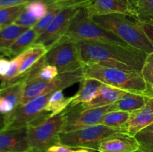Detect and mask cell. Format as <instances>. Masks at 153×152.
<instances>
[{
	"instance_id": "obj_42",
	"label": "cell",
	"mask_w": 153,
	"mask_h": 152,
	"mask_svg": "<svg viewBox=\"0 0 153 152\" xmlns=\"http://www.w3.org/2000/svg\"><path fill=\"white\" fill-rule=\"evenodd\" d=\"M128 1H129V2L131 3V4H132V5L134 7V5H135V4H137V2L139 1V0H128Z\"/></svg>"
},
{
	"instance_id": "obj_16",
	"label": "cell",
	"mask_w": 153,
	"mask_h": 152,
	"mask_svg": "<svg viewBox=\"0 0 153 152\" xmlns=\"http://www.w3.org/2000/svg\"><path fill=\"white\" fill-rule=\"evenodd\" d=\"M127 93L126 91L103 83L95 98L88 103L80 104L84 109H92L111 105Z\"/></svg>"
},
{
	"instance_id": "obj_9",
	"label": "cell",
	"mask_w": 153,
	"mask_h": 152,
	"mask_svg": "<svg viewBox=\"0 0 153 152\" xmlns=\"http://www.w3.org/2000/svg\"><path fill=\"white\" fill-rule=\"evenodd\" d=\"M82 68L74 72L60 73L55 78L49 80L37 77L28 79L24 84L23 95L20 104H25L40 95L53 93L58 90L63 91L75 83L81 82L84 78Z\"/></svg>"
},
{
	"instance_id": "obj_32",
	"label": "cell",
	"mask_w": 153,
	"mask_h": 152,
	"mask_svg": "<svg viewBox=\"0 0 153 152\" xmlns=\"http://www.w3.org/2000/svg\"><path fill=\"white\" fill-rule=\"evenodd\" d=\"M134 137L140 144V147L153 148V131H141Z\"/></svg>"
},
{
	"instance_id": "obj_26",
	"label": "cell",
	"mask_w": 153,
	"mask_h": 152,
	"mask_svg": "<svg viewBox=\"0 0 153 152\" xmlns=\"http://www.w3.org/2000/svg\"><path fill=\"white\" fill-rule=\"evenodd\" d=\"M140 75L146 83V89L144 93L153 92V53L148 54L146 56Z\"/></svg>"
},
{
	"instance_id": "obj_19",
	"label": "cell",
	"mask_w": 153,
	"mask_h": 152,
	"mask_svg": "<svg viewBox=\"0 0 153 152\" xmlns=\"http://www.w3.org/2000/svg\"><path fill=\"white\" fill-rule=\"evenodd\" d=\"M37 37L38 34L32 28H29L15 40L14 43L6 51L4 55L13 59L27 50L34 43Z\"/></svg>"
},
{
	"instance_id": "obj_45",
	"label": "cell",
	"mask_w": 153,
	"mask_h": 152,
	"mask_svg": "<svg viewBox=\"0 0 153 152\" xmlns=\"http://www.w3.org/2000/svg\"><path fill=\"white\" fill-rule=\"evenodd\" d=\"M1 79H2V76H1V75H0V80H1Z\"/></svg>"
},
{
	"instance_id": "obj_38",
	"label": "cell",
	"mask_w": 153,
	"mask_h": 152,
	"mask_svg": "<svg viewBox=\"0 0 153 152\" xmlns=\"http://www.w3.org/2000/svg\"><path fill=\"white\" fill-rule=\"evenodd\" d=\"M5 129V118L4 115L0 113V131Z\"/></svg>"
},
{
	"instance_id": "obj_40",
	"label": "cell",
	"mask_w": 153,
	"mask_h": 152,
	"mask_svg": "<svg viewBox=\"0 0 153 152\" xmlns=\"http://www.w3.org/2000/svg\"><path fill=\"white\" fill-rule=\"evenodd\" d=\"M139 148H140L141 150H143L145 152H153V148H143V147H140Z\"/></svg>"
},
{
	"instance_id": "obj_8",
	"label": "cell",
	"mask_w": 153,
	"mask_h": 152,
	"mask_svg": "<svg viewBox=\"0 0 153 152\" xmlns=\"http://www.w3.org/2000/svg\"><path fill=\"white\" fill-rule=\"evenodd\" d=\"M117 132H126L123 129L96 125L75 131L61 132L60 144L72 148H88L98 151L102 142Z\"/></svg>"
},
{
	"instance_id": "obj_31",
	"label": "cell",
	"mask_w": 153,
	"mask_h": 152,
	"mask_svg": "<svg viewBox=\"0 0 153 152\" xmlns=\"http://www.w3.org/2000/svg\"><path fill=\"white\" fill-rule=\"evenodd\" d=\"M38 22V19L34 17L29 11L25 10L17 18L14 23L20 25V26L26 27V28H34V25Z\"/></svg>"
},
{
	"instance_id": "obj_27",
	"label": "cell",
	"mask_w": 153,
	"mask_h": 152,
	"mask_svg": "<svg viewBox=\"0 0 153 152\" xmlns=\"http://www.w3.org/2000/svg\"><path fill=\"white\" fill-rule=\"evenodd\" d=\"M138 21L153 20V0H139L134 5Z\"/></svg>"
},
{
	"instance_id": "obj_34",
	"label": "cell",
	"mask_w": 153,
	"mask_h": 152,
	"mask_svg": "<svg viewBox=\"0 0 153 152\" xmlns=\"http://www.w3.org/2000/svg\"><path fill=\"white\" fill-rule=\"evenodd\" d=\"M14 110V107L11 103L0 96V113L2 115H7Z\"/></svg>"
},
{
	"instance_id": "obj_6",
	"label": "cell",
	"mask_w": 153,
	"mask_h": 152,
	"mask_svg": "<svg viewBox=\"0 0 153 152\" xmlns=\"http://www.w3.org/2000/svg\"><path fill=\"white\" fill-rule=\"evenodd\" d=\"M52 94L36 97L25 104H19L13 111L4 115L5 129L37 125L51 117V113L45 110V107Z\"/></svg>"
},
{
	"instance_id": "obj_15",
	"label": "cell",
	"mask_w": 153,
	"mask_h": 152,
	"mask_svg": "<svg viewBox=\"0 0 153 152\" xmlns=\"http://www.w3.org/2000/svg\"><path fill=\"white\" fill-rule=\"evenodd\" d=\"M153 123V98L138 110L130 112L126 124L127 134L134 137L137 133L144 130Z\"/></svg>"
},
{
	"instance_id": "obj_24",
	"label": "cell",
	"mask_w": 153,
	"mask_h": 152,
	"mask_svg": "<svg viewBox=\"0 0 153 152\" xmlns=\"http://www.w3.org/2000/svg\"><path fill=\"white\" fill-rule=\"evenodd\" d=\"M25 81L14 83L3 89H0V96L11 103L14 109L20 104L23 95Z\"/></svg>"
},
{
	"instance_id": "obj_44",
	"label": "cell",
	"mask_w": 153,
	"mask_h": 152,
	"mask_svg": "<svg viewBox=\"0 0 153 152\" xmlns=\"http://www.w3.org/2000/svg\"><path fill=\"white\" fill-rule=\"evenodd\" d=\"M132 152H145V151H143L141 150L140 148H138V149H137V150L134 151H132Z\"/></svg>"
},
{
	"instance_id": "obj_20",
	"label": "cell",
	"mask_w": 153,
	"mask_h": 152,
	"mask_svg": "<svg viewBox=\"0 0 153 152\" xmlns=\"http://www.w3.org/2000/svg\"><path fill=\"white\" fill-rule=\"evenodd\" d=\"M48 49L43 44H32L27 50L22 53V62L19 67V74L28 71L43 57L46 55Z\"/></svg>"
},
{
	"instance_id": "obj_12",
	"label": "cell",
	"mask_w": 153,
	"mask_h": 152,
	"mask_svg": "<svg viewBox=\"0 0 153 152\" xmlns=\"http://www.w3.org/2000/svg\"><path fill=\"white\" fill-rule=\"evenodd\" d=\"M90 16L120 13L137 19V13L134 6L128 0H94L87 7Z\"/></svg>"
},
{
	"instance_id": "obj_41",
	"label": "cell",
	"mask_w": 153,
	"mask_h": 152,
	"mask_svg": "<svg viewBox=\"0 0 153 152\" xmlns=\"http://www.w3.org/2000/svg\"><path fill=\"white\" fill-rule=\"evenodd\" d=\"M143 131H153V123L151 124L149 126H148L147 128H145L144 130H143Z\"/></svg>"
},
{
	"instance_id": "obj_25",
	"label": "cell",
	"mask_w": 153,
	"mask_h": 152,
	"mask_svg": "<svg viewBox=\"0 0 153 152\" xmlns=\"http://www.w3.org/2000/svg\"><path fill=\"white\" fill-rule=\"evenodd\" d=\"M25 5L0 7V30L14 23L19 15L25 10Z\"/></svg>"
},
{
	"instance_id": "obj_46",
	"label": "cell",
	"mask_w": 153,
	"mask_h": 152,
	"mask_svg": "<svg viewBox=\"0 0 153 152\" xmlns=\"http://www.w3.org/2000/svg\"><path fill=\"white\" fill-rule=\"evenodd\" d=\"M0 152H4V151H0Z\"/></svg>"
},
{
	"instance_id": "obj_43",
	"label": "cell",
	"mask_w": 153,
	"mask_h": 152,
	"mask_svg": "<svg viewBox=\"0 0 153 152\" xmlns=\"http://www.w3.org/2000/svg\"><path fill=\"white\" fill-rule=\"evenodd\" d=\"M143 95H147V96H149V98H153V92H148V93H143Z\"/></svg>"
},
{
	"instance_id": "obj_4",
	"label": "cell",
	"mask_w": 153,
	"mask_h": 152,
	"mask_svg": "<svg viewBox=\"0 0 153 152\" xmlns=\"http://www.w3.org/2000/svg\"><path fill=\"white\" fill-rule=\"evenodd\" d=\"M64 35L76 41H97L131 47L126 43L93 20L88 8L82 7L70 22Z\"/></svg>"
},
{
	"instance_id": "obj_18",
	"label": "cell",
	"mask_w": 153,
	"mask_h": 152,
	"mask_svg": "<svg viewBox=\"0 0 153 152\" xmlns=\"http://www.w3.org/2000/svg\"><path fill=\"white\" fill-rule=\"evenodd\" d=\"M150 98L149 96L143 94L127 92L120 99L111 104V112L126 111L130 113L146 105Z\"/></svg>"
},
{
	"instance_id": "obj_17",
	"label": "cell",
	"mask_w": 153,
	"mask_h": 152,
	"mask_svg": "<svg viewBox=\"0 0 153 152\" xmlns=\"http://www.w3.org/2000/svg\"><path fill=\"white\" fill-rule=\"evenodd\" d=\"M103 83L94 78L82 79L80 82V88L76 95L73 96L69 106L73 107L77 104H84L91 101L95 98Z\"/></svg>"
},
{
	"instance_id": "obj_21",
	"label": "cell",
	"mask_w": 153,
	"mask_h": 152,
	"mask_svg": "<svg viewBox=\"0 0 153 152\" xmlns=\"http://www.w3.org/2000/svg\"><path fill=\"white\" fill-rule=\"evenodd\" d=\"M28 29L29 28L13 23L0 30V53L4 55L15 40Z\"/></svg>"
},
{
	"instance_id": "obj_7",
	"label": "cell",
	"mask_w": 153,
	"mask_h": 152,
	"mask_svg": "<svg viewBox=\"0 0 153 152\" xmlns=\"http://www.w3.org/2000/svg\"><path fill=\"white\" fill-rule=\"evenodd\" d=\"M45 61L46 64L55 66L59 74L76 71L85 66L79 55L78 41L65 35L48 49Z\"/></svg>"
},
{
	"instance_id": "obj_2",
	"label": "cell",
	"mask_w": 153,
	"mask_h": 152,
	"mask_svg": "<svg viewBox=\"0 0 153 152\" xmlns=\"http://www.w3.org/2000/svg\"><path fill=\"white\" fill-rule=\"evenodd\" d=\"M92 19L131 47L146 54L153 53L152 44L136 19L120 13L98 15L92 16Z\"/></svg>"
},
{
	"instance_id": "obj_13",
	"label": "cell",
	"mask_w": 153,
	"mask_h": 152,
	"mask_svg": "<svg viewBox=\"0 0 153 152\" xmlns=\"http://www.w3.org/2000/svg\"><path fill=\"white\" fill-rule=\"evenodd\" d=\"M0 151L4 152L31 151L27 127L0 131Z\"/></svg>"
},
{
	"instance_id": "obj_47",
	"label": "cell",
	"mask_w": 153,
	"mask_h": 152,
	"mask_svg": "<svg viewBox=\"0 0 153 152\" xmlns=\"http://www.w3.org/2000/svg\"><path fill=\"white\" fill-rule=\"evenodd\" d=\"M29 152H32V151H29Z\"/></svg>"
},
{
	"instance_id": "obj_36",
	"label": "cell",
	"mask_w": 153,
	"mask_h": 152,
	"mask_svg": "<svg viewBox=\"0 0 153 152\" xmlns=\"http://www.w3.org/2000/svg\"><path fill=\"white\" fill-rule=\"evenodd\" d=\"M73 150H74V148L58 144L49 148L45 152H73Z\"/></svg>"
},
{
	"instance_id": "obj_23",
	"label": "cell",
	"mask_w": 153,
	"mask_h": 152,
	"mask_svg": "<svg viewBox=\"0 0 153 152\" xmlns=\"http://www.w3.org/2000/svg\"><path fill=\"white\" fill-rule=\"evenodd\" d=\"M130 113L126 111H112L108 113L102 119L100 125L110 128L123 129L126 131V124Z\"/></svg>"
},
{
	"instance_id": "obj_22",
	"label": "cell",
	"mask_w": 153,
	"mask_h": 152,
	"mask_svg": "<svg viewBox=\"0 0 153 152\" xmlns=\"http://www.w3.org/2000/svg\"><path fill=\"white\" fill-rule=\"evenodd\" d=\"M73 97L64 96L62 90L53 92L46 104L45 110L51 113V117L64 111L69 106Z\"/></svg>"
},
{
	"instance_id": "obj_35",
	"label": "cell",
	"mask_w": 153,
	"mask_h": 152,
	"mask_svg": "<svg viewBox=\"0 0 153 152\" xmlns=\"http://www.w3.org/2000/svg\"><path fill=\"white\" fill-rule=\"evenodd\" d=\"M31 0H0V7H8L26 4Z\"/></svg>"
},
{
	"instance_id": "obj_29",
	"label": "cell",
	"mask_w": 153,
	"mask_h": 152,
	"mask_svg": "<svg viewBox=\"0 0 153 152\" xmlns=\"http://www.w3.org/2000/svg\"><path fill=\"white\" fill-rule=\"evenodd\" d=\"M21 62H22V55H19L18 56L15 57V58H13L10 61V68H9V70L7 71V72L4 76H2L0 87L4 86L5 83H7L10 80L14 79L18 75H19V72Z\"/></svg>"
},
{
	"instance_id": "obj_39",
	"label": "cell",
	"mask_w": 153,
	"mask_h": 152,
	"mask_svg": "<svg viewBox=\"0 0 153 152\" xmlns=\"http://www.w3.org/2000/svg\"><path fill=\"white\" fill-rule=\"evenodd\" d=\"M73 152H97V151L88 148H74Z\"/></svg>"
},
{
	"instance_id": "obj_5",
	"label": "cell",
	"mask_w": 153,
	"mask_h": 152,
	"mask_svg": "<svg viewBox=\"0 0 153 152\" xmlns=\"http://www.w3.org/2000/svg\"><path fill=\"white\" fill-rule=\"evenodd\" d=\"M64 125L65 117L62 111L41 123L27 126L30 150L32 152H45L49 148L60 144L59 135Z\"/></svg>"
},
{
	"instance_id": "obj_33",
	"label": "cell",
	"mask_w": 153,
	"mask_h": 152,
	"mask_svg": "<svg viewBox=\"0 0 153 152\" xmlns=\"http://www.w3.org/2000/svg\"><path fill=\"white\" fill-rule=\"evenodd\" d=\"M138 21V20H137ZM140 27L153 46V20L138 21Z\"/></svg>"
},
{
	"instance_id": "obj_37",
	"label": "cell",
	"mask_w": 153,
	"mask_h": 152,
	"mask_svg": "<svg viewBox=\"0 0 153 152\" xmlns=\"http://www.w3.org/2000/svg\"><path fill=\"white\" fill-rule=\"evenodd\" d=\"M10 65V61L7 58L0 57V75L4 76L9 70Z\"/></svg>"
},
{
	"instance_id": "obj_11",
	"label": "cell",
	"mask_w": 153,
	"mask_h": 152,
	"mask_svg": "<svg viewBox=\"0 0 153 152\" xmlns=\"http://www.w3.org/2000/svg\"><path fill=\"white\" fill-rule=\"evenodd\" d=\"M82 7H72L60 12L48 28L37 37L33 44H43L49 49L67 31L70 22Z\"/></svg>"
},
{
	"instance_id": "obj_3",
	"label": "cell",
	"mask_w": 153,
	"mask_h": 152,
	"mask_svg": "<svg viewBox=\"0 0 153 152\" xmlns=\"http://www.w3.org/2000/svg\"><path fill=\"white\" fill-rule=\"evenodd\" d=\"M82 69L85 78L96 79L104 84L127 92L143 94L146 89L141 75L136 72L111 68L97 63L85 64Z\"/></svg>"
},
{
	"instance_id": "obj_28",
	"label": "cell",
	"mask_w": 153,
	"mask_h": 152,
	"mask_svg": "<svg viewBox=\"0 0 153 152\" xmlns=\"http://www.w3.org/2000/svg\"><path fill=\"white\" fill-rule=\"evenodd\" d=\"M25 10L39 20L47 13L48 5L45 0H31L26 4Z\"/></svg>"
},
{
	"instance_id": "obj_1",
	"label": "cell",
	"mask_w": 153,
	"mask_h": 152,
	"mask_svg": "<svg viewBox=\"0 0 153 152\" xmlns=\"http://www.w3.org/2000/svg\"><path fill=\"white\" fill-rule=\"evenodd\" d=\"M78 46L85 65L97 63L140 74L148 55L134 48L113 43L83 40L78 42Z\"/></svg>"
},
{
	"instance_id": "obj_30",
	"label": "cell",
	"mask_w": 153,
	"mask_h": 152,
	"mask_svg": "<svg viewBox=\"0 0 153 152\" xmlns=\"http://www.w3.org/2000/svg\"><path fill=\"white\" fill-rule=\"evenodd\" d=\"M58 74L59 73H58V69L55 66L45 63L40 69V70L31 77H37V78L42 79V80H49L55 78ZM31 77H30V78H31Z\"/></svg>"
},
{
	"instance_id": "obj_14",
	"label": "cell",
	"mask_w": 153,
	"mask_h": 152,
	"mask_svg": "<svg viewBox=\"0 0 153 152\" xmlns=\"http://www.w3.org/2000/svg\"><path fill=\"white\" fill-rule=\"evenodd\" d=\"M139 148L135 137L126 132H117L102 142L98 152H132Z\"/></svg>"
},
{
	"instance_id": "obj_10",
	"label": "cell",
	"mask_w": 153,
	"mask_h": 152,
	"mask_svg": "<svg viewBox=\"0 0 153 152\" xmlns=\"http://www.w3.org/2000/svg\"><path fill=\"white\" fill-rule=\"evenodd\" d=\"M65 125L62 132L75 131L86 127L100 125L102 119L111 112L110 105L92 109H84L81 104L70 107L64 110Z\"/></svg>"
}]
</instances>
